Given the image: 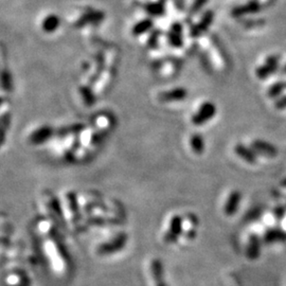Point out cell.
Returning a JSON list of instances; mask_svg holds the SVG:
<instances>
[{"mask_svg": "<svg viewBox=\"0 0 286 286\" xmlns=\"http://www.w3.org/2000/svg\"><path fill=\"white\" fill-rule=\"evenodd\" d=\"M234 152L238 157H241L244 160V161H246L248 163L255 162V155L253 153L252 148H249L238 143V144H236L234 147Z\"/></svg>", "mask_w": 286, "mask_h": 286, "instance_id": "8", "label": "cell"}, {"mask_svg": "<svg viewBox=\"0 0 286 286\" xmlns=\"http://www.w3.org/2000/svg\"><path fill=\"white\" fill-rule=\"evenodd\" d=\"M279 61H280L279 55L268 56L266 62L255 70V75H257L259 79H266V77L271 75V73L275 72V71L278 69Z\"/></svg>", "mask_w": 286, "mask_h": 286, "instance_id": "2", "label": "cell"}, {"mask_svg": "<svg viewBox=\"0 0 286 286\" xmlns=\"http://www.w3.org/2000/svg\"><path fill=\"white\" fill-rule=\"evenodd\" d=\"M263 8L262 4L258 1V0H250L247 3L243 5H237L233 10L231 11L232 16L233 17H242L249 14H255L261 11Z\"/></svg>", "mask_w": 286, "mask_h": 286, "instance_id": "3", "label": "cell"}, {"mask_svg": "<svg viewBox=\"0 0 286 286\" xmlns=\"http://www.w3.org/2000/svg\"><path fill=\"white\" fill-rule=\"evenodd\" d=\"M169 40L174 47L178 48L182 46V27L180 23L176 22L171 27L169 33Z\"/></svg>", "mask_w": 286, "mask_h": 286, "instance_id": "7", "label": "cell"}, {"mask_svg": "<svg viewBox=\"0 0 286 286\" xmlns=\"http://www.w3.org/2000/svg\"><path fill=\"white\" fill-rule=\"evenodd\" d=\"M213 18H214V13L211 10H208L206 13L201 16L199 21L196 23L195 26L191 28V35H192L193 37H196V36H199L201 33L207 31L208 28L211 26Z\"/></svg>", "mask_w": 286, "mask_h": 286, "instance_id": "4", "label": "cell"}, {"mask_svg": "<svg viewBox=\"0 0 286 286\" xmlns=\"http://www.w3.org/2000/svg\"><path fill=\"white\" fill-rule=\"evenodd\" d=\"M252 150L268 157H275L278 154V148L275 145L263 140H254L252 142Z\"/></svg>", "mask_w": 286, "mask_h": 286, "instance_id": "6", "label": "cell"}, {"mask_svg": "<svg viewBox=\"0 0 286 286\" xmlns=\"http://www.w3.org/2000/svg\"><path fill=\"white\" fill-rule=\"evenodd\" d=\"M216 114V106L215 104H213L212 102H205L202 104L199 109L196 111V114H194L192 118V123L196 126H199V125H202L204 123L210 121L211 119L215 116Z\"/></svg>", "mask_w": 286, "mask_h": 286, "instance_id": "1", "label": "cell"}, {"mask_svg": "<svg viewBox=\"0 0 286 286\" xmlns=\"http://www.w3.org/2000/svg\"><path fill=\"white\" fill-rule=\"evenodd\" d=\"M191 147L195 154L200 155L204 153L205 150V143L204 138L199 134H195L191 137Z\"/></svg>", "mask_w": 286, "mask_h": 286, "instance_id": "9", "label": "cell"}, {"mask_svg": "<svg viewBox=\"0 0 286 286\" xmlns=\"http://www.w3.org/2000/svg\"><path fill=\"white\" fill-rule=\"evenodd\" d=\"M208 2V0H194V2L192 3V7H191V14H195L197 13V12H199L202 7Z\"/></svg>", "mask_w": 286, "mask_h": 286, "instance_id": "14", "label": "cell"}, {"mask_svg": "<svg viewBox=\"0 0 286 286\" xmlns=\"http://www.w3.org/2000/svg\"><path fill=\"white\" fill-rule=\"evenodd\" d=\"M145 10L154 16H160L163 13V5L161 3H148L145 5Z\"/></svg>", "mask_w": 286, "mask_h": 286, "instance_id": "12", "label": "cell"}, {"mask_svg": "<svg viewBox=\"0 0 286 286\" xmlns=\"http://www.w3.org/2000/svg\"><path fill=\"white\" fill-rule=\"evenodd\" d=\"M283 73H285V74H286V65H285L284 68H283Z\"/></svg>", "mask_w": 286, "mask_h": 286, "instance_id": "17", "label": "cell"}, {"mask_svg": "<svg viewBox=\"0 0 286 286\" xmlns=\"http://www.w3.org/2000/svg\"><path fill=\"white\" fill-rule=\"evenodd\" d=\"M187 97H188L187 89L182 87H178V88L171 89V90L160 93L159 100L161 101V102H165V103L179 102V101H183Z\"/></svg>", "mask_w": 286, "mask_h": 286, "instance_id": "5", "label": "cell"}, {"mask_svg": "<svg viewBox=\"0 0 286 286\" xmlns=\"http://www.w3.org/2000/svg\"><path fill=\"white\" fill-rule=\"evenodd\" d=\"M241 199V194L238 192H232L229 196L228 201H227V205H226V212L228 214H232L238 205V201Z\"/></svg>", "mask_w": 286, "mask_h": 286, "instance_id": "10", "label": "cell"}, {"mask_svg": "<svg viewBox=\"0 0 286 286\" xmlns=\"http://www.w3.org/2000/svg\"><path fill=\"white\" fill-rule=\"evenodd\" d=\"M152 27V20L150 19H146V20H143L141 22H139L138 25H137L134 29V33L135 34H142L146 32L148 29Z\"/></svg>", "mask_w": 286, "mask_h": 286, "instance_id": "13", "label": "cell"}, {"mask_svg": "<svg viewBox=\"0 0 286 286\" xmlns=\"http://www.w3.org/2000/svg\"><path fill=\"white\" fill-rule=\"evenodd\" d=\"M258 1L262 4V7H263L264 4L266 5V4H268V3H270V2L272 1V0H258Z\"/></svg>", "mask_w": 286, "mask_h": 286, "instance_id": "16", "label": "cell"}, {"mask_svg": "<svg viewBox=\"0 0 286 286\" xmlns=\"http://www.w3.org/2000/svg\"><path fill=\"white\" fill-rule=\"evenodd\" d=\"M276 107L278 109H284L286 107V97L282 98L281 100H279L276 103Z\"/></svg>", "mask_w": 286, "mask_h": 286, "instance_id": "15", "label": "cell"}, {"mask_svg": "<svg viewBox=\"0 0 286 286\" xmlns=\"http://www.w3.org/2000/svg\"><path fill=\"white\" fill-rule=\"evenodd\" d=\"M285 88H286V83L285 82H277L276 84H273V85L270 86L269 90H268V95H269L270 98L278 97V95L281 93Z\"/></svg>", "mask_w": 286, "mask_h": 286, "instance_id": "11", "label": "cell"}, {"mask_svg": "<svg viewBox=\"0 0 286 286\" xmlns=\"http://www.w3.org/2000/svg\"><path fill=\"white\" fill-rule=\"evenodd\" d=\"M283 186H286V179L283 181Z\"/></svg>", "mask_w": 286, "mask_h": 286, "instance_id": "18", "label": "cell"}]
</instances>
